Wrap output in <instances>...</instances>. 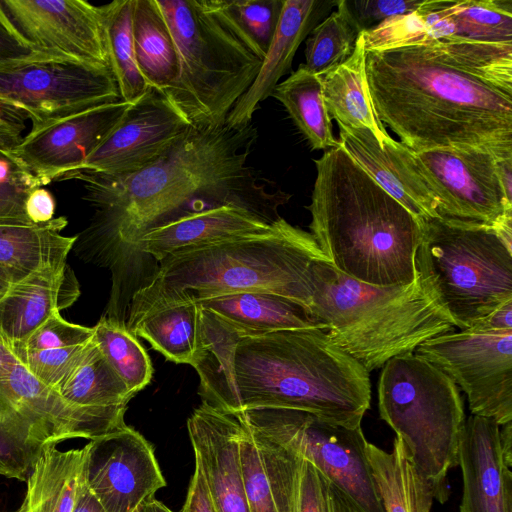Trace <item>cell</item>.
<instances>
[{"instance_id": "1", "label": "cell", "mask_w": 512, "mask_h": 512, "mask_svg": "<svg viewBox=\"0 0 512 512\" xmlns=\"http://www.w3.org/2000/svg\"><path fill=\"white\" fill-rule=\"evenodd\" d=\"M365 74L378 119L410 150L512 158V43L453 38L366 51Z\"/></svg>"}, {"instance_id": "2", "label": "cell", "mask_w": 512, "mask_h": 512, "mask_svg": "<svg viewBox=\"0 0 512 512\" xmlns=\"http://www.w3.org/2000/svg\"><path fill=\"white\" fill-rule=\"evenodd\" d=\"M257 138L251 125L194 126L157 161L126 175L78 173L85 199L96 209L76 250L136 247L147 231L190 214L231 203L277 210L291 195L267 193L247 159Z\"/></svg>"}, {"instance_id": "3", "label": "cell", "mask_w": 512, "mask_h": 512, "mask_svg": "<svg viewBox=\"0 0 512 512\" xmlns=\"http://www.w3.org/2000/svg\"><path fill=\"white\" fill-rule=\"evenodd\" d=\"M314 163L309 233L329 262L371 286L412 283L423 219L385 192L340 144Z\"/></svg>"}, {"instance_id": "4", "label": "cell", "mask_w": 512, "mask_h": 512, "mask_svg": "<svg viewBox=\"0 0 512 512\" xmlns=\"http://www.w3.org/2000/svg\"><path fill=\"white\" fill-rule=\"evenodd\" d=\"M329 261L313 236L279 217L265 231L166 256L132 296L127 325L157 306L266 291L310 307L313 262Z\"/></svg>"}, {"instance_id": "5", "label": "cell", "mask_w": 512, "mask_h": 512, "mask_svg": "<svg viewBox=\"0 0 512 512\" xmlns=\"http://www.w3.org/2000/svg\"><path fill=\"white\" fill-rule=\"evenodd\" d=\"M234 380L235 412L296 409L353 429L370 408L369 372L320 328L241 338Z\"/></svg>"}, {"instance_id": "6", "label": "cell", "mask_w": 512, "mask_h": 512, "mask_svg": "<svg viewBox=\"0 0 512 512\" xmlns=\"http://www.w3.org/2000/svg\"><path fill=\"white\" fill-rule=\"evenodd\" d=\"M310 276L311 313L331 341L368 372L454 331L419 277L407 285L376 287L344 275L329 261L313 262Z\"/></svg>"}, {"instance_id": "7", "label": "cell", "mask_w": 512, "mask_h": 512, "mask_svg": "<svg viewBox=\"0 0 512 512\" xmlns=\"http://www.w3.org/2000/svg\"><path fill=\"white\" fill-rule=\"evenodd\" d=\"M415 263L422 286L460 330L512 301V248L492 226L423 219Z\"/></svg>"}, {"instance_id": "8", "label": "cell", "mask_w": 512, "mask_h": 512, "mask_svg": "<svg viewBox=\"0 0 512 512\" xmlns=\"http://www.w3.org/2000/svg\"><path fill=\"white\" fill-rule=\"evenodd\" d=\"M172 34L179 75L165 93L194 126H220L256 79L258 57L207 0H156Z\"/></svg>"}, {"instance_id": "9", "label": "cell", "mask_w": 512, "mask_h": 512, "mask_svg": "<svg viewBox=\"0 0 512 512\" xmlns=\"http://www.w3.org/2000/svg\"><path fill=\"white\" fill-rule=\"evenodd\" d=\"M378 407L381 419L408 448L435 499L444 503L449 497L446 477L458 465L466 421L456 384L415 353L395 356L382 367Z\"/></svg>"}, {"instance_id": "10", "label": "cell", "mask_w": 512, "mask_h": 512, "mask_svg": "<svg viewBox=\"0 0 512 512\" xmlns=\"http://www.w3.org/2000/svg\"><path fill=\"white\" fill-rule=\"evenodd\" d=\"M253 431L311 463L358 512H385L367 457L362 428H347L302 410L236 412Z\"/></svg>"}, {"instance_id": "11", "label": "cell", "mask_w": 512, "mask_h": 512, "mask_svg": "<svg viewBox=\"0 0 512 512\" xmlns=\"http://www.w3.org/2000/svg\"><path fill=\"white\" fill-rule=\"evenodd\" d=\"M122 100L111 71L41 53L0 64V109L33 128Z\"/></svg>"}, {"instance_id": "12", "label": "cell", "mask_w": 512, "mask_h": 512, "mask_svg": "<svg viewBox=\"0 0 512 512\" xmlns=\"http://www.w3.org/2000/svg\"><path fill=\"white\" fill-rule=\"evenodd\" d=\"M466 394L472 415L512 422V330L465 329L422 343L414 352Z\"/></svg>"}, {"instance_id": "13", "label": "cell", "mask_w": 512, "mask_h": 512, "mask_svg": "<svg viewBox=\"0 0 512 512\" xmlns=\"http://www.w3.org/2000/svg\"><path fill=\"white\" fill-rule=\"evenodd\" d=\"M410 154L436 200L439 216L495 227L512 215L496 157L488 150L443 147Z\"/></svg>"}, {"instance_id": "14", "label": "cell", "mask_w": 512, "mask_h": 512, "mask_svg": "<svg viewBox=\"0 0 512 512\" xmlns=\"http://www.w3.org/2000/svg\"><path fill=\"white\" fill-rule=\"evenodd\" d=\"M0 10L34 53L112 72L102 6L83 0H0Z\"/></svg>"}, {"instance_id": "15", "label": "cell", "mask_w": 512, "mask_h": 512, "mask_svg": "<svg viewBox=\"0 0 512 512\" xmlns=\"http://www.w3.org/2000/svg\"><path fill=\"white\" fill-rule=\"evenodd\" d=\"M85 448L83 478L105 512H138L166 486L153 445L128 425Z\"/></svg>"}, {"instance_id": "16", "label": "cell", "mask_w": 512, "mask_h": 512, "mask_svg": "<svg viewBox=\"0 0 512 512\" xmlns=\"http://www.w3.org/2000/svg\"><path fill=\"white\" fill-rule=\"evenodd\" d=\"M191 123L168 96L150 88L126 110L119 124L76 171L120 176L137 172L162 157Z\"/></svg>"}, {"instance_id": "17", "label": "cell", "mask_w": 512, "mask_h": 512, "mask_svg": "<svg viewBox=\"0 0 512 512\" xmlns=\"http://www.w3.org/2000/svg\"><path fill=\"white\" fill-rule=\"evenodd\" d=\"M130 105L119 100L33 128L12 152L43 185L60 181L83 165Z\"/></svg>"}, {"instance_id": "18", "label": "cell", "mask_w": 512, "mask_h": 512, "mask_svg": "<svg viewBox=\"0 0 512 512\" xmlns=\"http://www.w3.org/2000/svg\"><path fill=\"white\" fill-rule=\"evenodd\" d=\"M241 428L235 412L203 401L187 421L195 463L214 512H249L240 457Z\"/></svg>"}, {"instance_id": "19", "label": "cell", "mask_w": 512, "mask_h": 512, "mask_svg": "<svg viewBox=\"0 0 512 512\" xmlns=\"http://www.w3.org/2000/svg\"><path fill=\"white\" fill-rule=\"evenodd\" d=\"M463 493L459 512H512V456L501 444L500 425L471 415L458 449Z\"/></svg>"}, {"instance_id": "20", "label": "cell", "mask_w": 512, "mask_h": 512, "mask_svg": "<svg viewBox=\"0 0 512 512\" xmlns=\"http://www.w3.org/2000/svg\"><path fill=\"white\" fill-rule=\"evenodd\" d=\"M338 127L340 145L385 192L420 219L439 217L436 200L415 169L409 148L392 137L379 143L366 128Z\"/></svg>"}, {"instance_id": "21", "label": "cell", "mask_w": 512, "mask_h": 512, "mask_svg": "<svg viewBox=\"0 0 512 512\" xmlns=\"http://www.w3.org/2000/svg\"><path fill=\"white\" fill-rule=\"evenodd\" d=\"M277 211L227 204L190 214L145 232L136 248L160 262L180 250L267 230Z\"/></svg>"}, {"instance_id": "22", "label": "cell", "mask_w": 512, "mask_h": 512, "mask_svg": "<svg viewBox=\"0 0 512 512\" xmlns=\"http://www.w3.org/2000/svg\"><path fill=\"white\" fill-rule=\"evenodd\" d=\"M240 421V457L249 512H298L302 458Z\"/></svg>"}, {"instance_id": "23", "label": "cell", "mask_w": 512, "mask_h": 512, "mask_svg": "<svg viewBox=\"0 0 512 512\" xmlns=\"http://www.w3.org/2000/svg\"><path fill=\"white\" fill-rule=\"evenodd\" d=\"M79 296L78 280L68 264L32 273L0 292V335L11 348H17Z\"/></svg>"}, {"instance_id": "24", "label": "cell", "mask_w": 512, "mask_h": 512, "mask_svg": "<svg viewBox=\"0 0 512 512\" xmlns=\"http://www.w3.org/2000/svg\"><path fill=\"white\" fill-rule=\"evenodd\" d=\"M337 3L329 0H284L276 31L259 73L227 116L226 124L229 127L239 128L251 124L260 103L272 95L280 78L290 70L302 41L320 23V18Z\"/></svg>"}, {"instance_id": "25", "label": "cell", "mask_w": 512, "mask_h": 512, "mask_svg": "<svg viewBox=\"0 0 512 512\" xmlns=\"http://www.w3.org/2000/svg\"><path fill=\"white\" fill-rule=\"evenodd\" d=\"M0 385L68 439L92 440L112 432L88 411L67 402L55 388L34 376L0 335Z\"/></svg>"}, {"instance_id": "26", "label": "cell", "mask_w": 512, "mask_h": 512, "mask_svg": "<svg viewBox=\"0 0 512 512\" xmlns=\"http://www.w3.org/2000/svg\"><path fill=\"white\" fill-rule=\"evenodd\" d=\"M241 338L236 328L199 305L198 341L191 366L198 373L203 402L226 412L236 411L234 358Z\"/></svg>"}, {"instance_id": "27", "label": "cell", "mask_w": 512, "mask_h": 512, "mask_svg": "<svg viewBox=\"0 0 512 512\" xmlns=\"http://www.w3.org/2000/svg\"><path fill=\"white\" fill-rule=\"evenodd\" d=\"M66 440L0 385V475L26 482L44 453Z\"/></svg>"}, {"instance_id": "28", "label": "cell", "mask_w": 512, "mask_h": 512, "mask_svg": "<svg viewBox=\"0 0 512 512\" xmlns=\"http://www.w3.org/2000/svg\"><path fill=\"white\" fill-rule=\"evenodd\" d=\"M199 305L228 322L242 337L291 329H323L308 307L266 291L227 294L199 302Z\"/></svg>"}, {"instance_id": "29", "label": "cell", "mask_w": 512, "mask_h": 512, "mask_svg": "<svg viewBox=\"0 0 512 512\" xmlns=\"http://www.w3.org/2000/svg\"><path fill=\"white\" fill-rule=\"evenodd\" d=\"M69 403L105 423L111 430L126 425L124 416L135 396L94 344L84 359L55 388Z\"/></svg>"}, {"instance_id": "30", "label": "cell", "mask_w": 512, "mask_h": 512, "mask_svg": "<svg viewBox=\"0 0 512 512\" xmlns=\"http://www.w3.org/2000/svg\"><path fill=\"white\" fill-rule=\"evenodd\" d=\"M64 216L45 223L0 225V267L11 284L47 269H59L67 262L77 236H64Z\"/></svg>"}, {"instance_id": "31", "label": "cell", "mask_w": 512, "mask_h": 512, "mask_svg": "<svg viewBox=\"0 0 512 512\" xmlns=\"http://www.w3.org/2000/svg\"><path fill=\"white\" fill-rule=\"evenodd\" d=\"M365 47L360 34L352 55L321 76L322 95L330 119L337 124L368 129L379 141L389 140L369 95L365 74Z\"/></svg>"}, {"instance_id": "32", "label": "cell", "mask_w": 512, "mask_h": 512, "mask_svg": "<svg viewBox=\"0 0 512 512\" xmlns=\"http://www.w3.org/2000/svg\"><path fill=\"white\" fill-rule=\"evenodd\" d=\"M367 457L385 512H432L434 491L400 438L390 452L368 442Z\"/></svg>"}, {"instance_id": "33", "label": "cell", "mask_w": 512, "mask_h": 512, "mask_svg": "<svg viewBox=\"0 0 512 512\" xmlns=\"http://www.w3.org/2000/svg\"><path fill=\"white\" fill-rule=\"evenodd\" d=\"M85 455V446L46 451L26 480V496L18 512H74L83 484Z\"/></svg>"}, {"instance_id": "34", "label": "cell", "mask_w": 512, "mask_h": 512, "mask_svg": "<svg viewBox=\"0 0 512 512\" xmlns=\"http://www.w3.org/2000/svg\"><path fill=\"white\" fill-rule=\"evenodd\" d=\"M132 35L141 75L150 88L166 92L178 78L179 60L156 0H133Z\"/></svg>"}, {"instance_id": "35", "label": "cell", "mask_w": 512, "mask_h": 512, "mask_svg": "<svg viewBox=\"0 0 512 512\" xmlns=\"http://www.w3.org/2000/svg\"><path fill=\"white\" fill-rule=\"evenodd\" d=\"M199 324V303L182 301L152 308L127 328L175 363L191 365L194 359Z\"/></svg>"}, {"instance_id": "36", "label": "cell", "mask_w": 512, "mask_h": 512, "mask_svg": "<svg viewBox=\"0 0 512 512\" xmlns=\"http://www.w3.org/2000/svg\"><path fill=\"white\" fill-rule=\"evenodd\" d=\"M271 96L285 107L312 149L327 150L340 144L333 136L324 105L321 76L307 70L304 64L278 83Z\"/></svg>"}, {"instance_id": "37", "label": "cell", "mask_w": 512, "mask_h": 512, "mask_svg": "<svg viewBox=\"0 0 512 512\" xmlns=\"http://www.w3.org/2000/svg\"><path fill=\"white\" fill-rule=\"evenodd\" d=\"M110 65L121 99L134 103L149 89L135 59L132 35L133 0L102 5Z\"/></svg>"}, {"instance_id": "38", "label": "cell", "mask_w": 512, "mask_h": 512, "mask_svg": "<svg viewBox=\"0 0 512 512\" xmlns=\"http://www.w3.org/2000/svg\"><path fill=\"white\" fill-rule=\"evenodd\" d=\"M336 7L306 38L304 66L318 76L345 62L352 55L362 33L346 1H338Z\"/></svg>"}, {"instance_id": "39", "label": "cell", "mask_w": 512, "mask_h": 512, "mask_svg": "<svg viewBox=\"0 0 512 512\" xmlns=\"http://www.w3.org/2000/svg\"><path fill=\"white\" fill-rule=\"evenodd\" d=\"M100 351L134 394L145 388L153 374L151 360L137 337L117 318L103 316L93 327Z\"/></svg>"}, {"instance_id": "40", "label": "cell", "mask_w": 512, "mask_h": 512, "mask_svg": "<svg viewBox=\"0 0 512 512\" xmlns=\"http://www.w3.org/2000/svg\"><path fill=\"white\" fill-rule=\"evenodd\" d=\"M258 57L264 59L276 31L284 0H207Z\"/></svg>"}, {"instance_id": "41", "label": "cell", "mask_w": 512, "mask_h": 512, "mask_svg": "<svg viewBox=\"0 0 512 512\" xmlns=\"http://www.w3.org/2000/svg\"><path fill=\"white\" fill-rule=\"evenodd\" d=\"M453 2L454 0H423L414 11L388 18L362 31L365 50H386L428 44L431 41L432 27Z\"/></svg>"}, {"instance_id": "42", "label": "cell", "mask_w": 512, "mask_h": 512, "mask_svg": "<svg viewBox=\"0 0 512 512\" xmlns=\"http://www.w3.org/2000/svg\"><path fill=\"white\" fill-rule=\"evenodd\" d=\"M455 19L458 39L512 43V0H462Z\"/></svg>"}, {"instance_id": "43", "label": "cell", "mask_w": 512, "mask_h": 512, "mask_svg": "<svg viewBox=\"0 0 512 512\" xmlns=\"http://www.w3.org/2000/svg\"><path fill=\"white\" fill-rule=\"evenodd\" d=\"M42 186L12 151L0 150V225L32 224L25 202L31 191Z\"/></svg>"}, {"instance_id": "44", "label": "cell", "mask_w": 512, "mask_h": 512, "mask_svg": "<svg viewBox=\"0 0 512 512\" xmlns=\"http://www.w3.org/2000/svg\"><path fill=\"white\" fill-rule=\"evenodd\" d=\"M94 344L87 343L37 351H13L17 359L39 380L56 388L84 359Z\"/></svg>"}, {"instance_id": "45", "label": "cell", "mask_w": 512, "mask_h": 512, "mask_svg": "<svg viewBox=\"0 0 512 512\" xmlns=\"http://www.w3.org/2000/svg\"><path fill=\"white\" fill-rule=\"evenodd\" d=\"M94 337L93 327L74 324L65 320L60 313L50 316L19 347L13 351H37L81 345Z\"/></svg>"}, {"instance_id": "46", "label": "cell", "mask_w": 512, "mask_h": 512, "mask_svg": "<svg viewBox=\"0 0 512 512\" xmlns=\"http://www.w3.org/2000/svg\"><path fill=\"white\" fill-rule=\"evenodd\" d=\"M346 5L362 31L382 21L417 9L423 0H352Z\"/></svg>"}, {"instance_id": "47", "label": "cell", "mask_w": 512, "mask_h": 512, "mask_svg": "<svg viewBox=\"0 0 512 512\" xmlns=\"http://www.w3.org/2000/svg\"><path fill=\"white\" fill-rule=\"evenodd\" d=\"M298 512H330L329 480L302 459Z\"/></svg>"}, {"instance_id": "48", "label": "cell", "mask_w": 512, "mask_h": 512, "mask_svg": "<svg viewBox=\"0 0 512 512\" xmlns=\"http://www.w3.org/2000/svg\"><path fill=\"white\" fill-rule=\"evenodd\" d=\"M34 53L11 27L0 10V64Z\"/></svg>"}, {"instance_id": "49", "label": "cell", "mask_w": 512, "mask_h": 512, "mask_svg": "<svg viewBox=\"0 0 512 512\" xmlns=\"http://www.w3.org/2000/svg\"><path fill=\"white\" fill-rule=\"evenodd\" d=\"M55 206L52 194L38 187L29 193L25 202V212L32 224L45 223L53 219Z\"/></svg>"}, {"instance_id": "50", "label": "cell", "mask_w": 512, "mask_h": 512, "mask_svg": "<svg viewBox=\"0 0 512 512\" xmlns=\"http://www.w3.org/2000/svg\"><path fill=\"white\" fill-rule=\"evenodd\" d=\"M180 512H214L202 472L196 463Z\"/></svg>"}, {"instance_id": "51", "label": "cell", "mask_w": 512, "mask_h": 512, "mask_svg": "<svg viewBox=\"0 0 512 512\" xmlns=\"http://www.w3.org/2000/svg\"><path fill=\"white\" fill-rule=\"evenodd\" d=\"M21 119L0 109V150L12 151L22 140Z\"/></svg>"}, {"instance_id": "52", "label": "cell", "mask_w": 512, "mask_h": 512, "mask_svg": "<svg viewBox=\"0 0 512 512\" xmlns=\"http://www.w3.org/2000/svg\"><path fill=\"white\" fill-rule=\"evenodd\" d=\"M470 329L494 331L512 330V301L502 305Z\"/></svg>"}, {"instance_id": "53", "label": "cell", "mask_w": 512, "mask_h": 512, "mask_svg": "<svg viewBox=\"0 0 512 512\" xmlns=\"http://www.w3.org/2000/svg\"><path fill=\"white\" fill-rule=\"evenodd\" d=\"M74 512H105L98 500L88 489L84 478L82 489Z\"/></svg>"}, {"instance_id": "54", "label": "cell", "mask_w": 512, "mask_h": 512, "mask_svg": "<svg viewBox=\"0 0 512 512\" xmlns=\"http://www.w3.org/2000/svg\"><path fill=\"white\" fill-rule=\"evenodd\" d=\"M330 512H358L345 495L329 482Z\"/></svg>"}, {"instance_id": "55", "label": "cell", "mask_w": 512, "mask_h": 512, "mask_svg": "<svg viewBox=\"0 0 512 512\" xmlns=\"http://www.w3.org/2000/svg\"><path fill=\"white\" fill-rule=\"evenodd\" d=\"M500 181L506 197L512 202V158L496 159Z\"/></svg>"}, {"instance_id": "56", "label": "cell", "mask_w": 512, "mask_h": 512, "mask_svg": "<svg viewBox=\"0 0 512 512\" xmlns=\"http://www.w3.org/2000/svg\"><path fill=\"white\" fill-rule=\"evenodd\" d=\"M138 512H173L165 504L156 498L151 499L143 505Z\"/></svg>"}, {"instance_id": "57", "label": "cell", "mask_w": 512, "mask_h": 512, "mask_svg": "<svg viewBox=\"0 0 512 512\" xmlns=\"http://www.w3.org/2000/svg\"><path fill=\"white\" fill-rule=\"evenodd\" d=\"M11 284L8 274L0 267V292Z\"/></svg>"}, {"instance_id": "58", "label": "cell", "mask_w": 512, "mask_h": 512, "mask_svg": "<svg viewBox=\"0 0 512 512\" xmlns=\"http://www.w3.org/2000/svg\"><path fill=\"white\" fill-rule=\"evenodd\" d=\"M13 512H18V510L17 511H13Z\"/></svg>"}]
</instances>
